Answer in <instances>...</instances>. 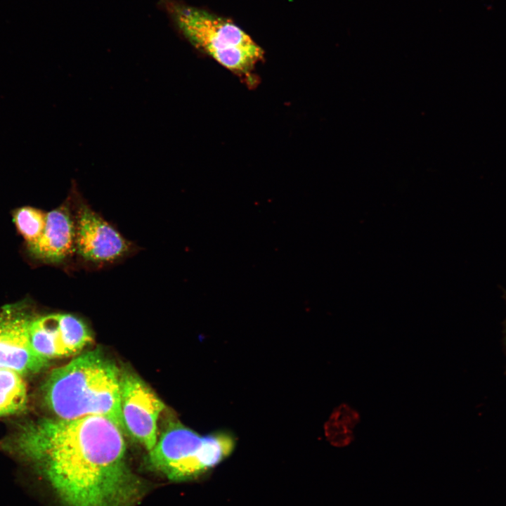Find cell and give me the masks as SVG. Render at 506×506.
<instances>
[{
  "label": "cell",
  "mask_w": 506,
  "mask_h": 506,
  "mask_svg": "<svg viewBox=\"0 0 506 506\" xmlns=\"http://www.w3.org/2000/svg\"><path fill=\"white\" fill-rule=\"evenodd\" d=\"M122 433L102 416L44 419L24 427L13 450L65 506H135L143 486L127 465Z\"/></svg>",
  "instance_id": "6da1fadb"
},
{
  "label": "cell",
  "mask_w": 506,
  "mask_h": 506,
  "mask_svg": "<svg viewBox=\"0 0 506 506\" xmlns=\"http://www.w3.org/2000/svg\"><path fill=\"white\" fill-rule=\"evenodd\" d=\"M121 376L111 360L88 351L51 373L44 387L45 402L58 418L102 416L124 431Z\"/></svg>",
  "instance_id": "7a4b0ae2"
},
{
  "label": "cell",
  "mask_w": 506,
  "mask_h": 506,
  "mask_svg": "<svg viewBox=\"0 0 506 506\" xmlns=\"http://www.w3.org/2000/svg\"><path fill=\"white\" fill-rule=\"evenodd\" d=\"M175 27L193 46L231 72L248 73L263 49L232 21L178 0H159Z\"/></svg>",
  "instance_id": "3957f363"
},
{
  "label": "cell",
  "mask_w": 506,
  "mask_h": 506,
  "mask_svg": "<svg viewBox=\"0 0 506 506\" xmlns=\"http://www.w3.org/2000/svg\"><path fill=\"white\" fill-rule=\"evenodd\" d=\"M150 465L169 479H196L219 463L218 454L206 436L180 423H173L149 451Z\"/></svg>",
  "instance_id": "277c9868"
},
{
  "label": "cell",
  "mask_w": 506,
  "mask_h": 506,
  "mask_svg": "<svg viewBox=\"0 0 506 506\" xmlns=\"http://www.w3.org/2000/svg\"><path fill=\"white\" fill-rule=\"evenodd\" d=\"M35 316L27 300L0 308V368L29 375L47 365L48 360L39 356L30 342V325Z\"/></svg>",
  "instance_id": "5b68a950"
},
{
  "label": "cell",
  "mask_w": 506,
  "mask_h": 506,
  "mask_svg": "<svg viewBox=\"0 0 506 506\" xmlns=\"http://www.w3.org/2000/svg\"><path fill=\"white\" fill-rule=\"evenodd\" d=\"M163 402L138 377L121 376V412L124 431L148 451L157 441L158 418Z\"/></svg>",
  "instance_id": "8992f818"
},
{
  "label": "cell",
  "mask_w": 506,
  "mask_h": 506,
  "mask_svg": "<svg viewBox=\"0 0 506 506\" xmlns=\"http://www.w3.org/2000/svg\"><path fill=\"white\" fill-rule=\"evenodd\" d=\"M75 244L78 253L94 263L114 261L130 249L129 242L86 205L77 213Z\"/></svg>",
  "instance_id": "52a82bcc"
},
{
  "label": "cell",
  "mask_w": 506,
  "mask_h": 506,
  "mask_svg": "<svg viewBox=\"0 0 506 506\" xmlns=\"http://www.w3.org/2000/svg\"><path fill=\"white\" fill-rule=\"evenodd\" d=\"M74 242L75 229L70 213L68 207L62 205L46 214L42 235L28 249L36 259L58 263L72 253Z\"/></svg>",
  "instance_id": "ba28073f"
},
{
  "label": "cell",
  "mask_w": 506,
  "mask_h": 506,
  "mask_svg": "<svg viewBox=\"0 0 506 506\" xmlns=\"http://www.w3.org/2000/svg\"><path fill=\"white\" fill-rule=\"evenodd\" d=\"M30 342L34 351L48 360L67 356L62 344L56 314L35 316L29 329Z\"/></svg>",
  "instance_id": "9c48e42d"
},
{
  "label": "cell",
  "mask_w": 506,
  "mask_h": 506,
  "mask_svg": "<svg viewBox=\"0 0 506 506\" xmlns=\"http://www.w3.org/2000/svg\"><path fill=\"white\" fill-rule=\"evenodd\" d=\"M360 422L359 413L346 403L332 411L324 426L325 434L331 445L342 448L354 440V428Z\"/></svg>",
  "instance_id": "30bf717a"
},
{
  "label": "cell",
  "mask_w": 506,
  "mask_h": 506,
  "mask_svg": "<svg viewBox=\"0 0 506 506\" xmlns=\"http://www.w3.org/2000/svg\"><path fill=\"white\" fill-rule=\"evenodd\" d=\"M26 403V386L21 375L0 368V416L22 411Z\"/></svg>",
  "instance_id": "8fae6325"
},
{
  "label": "cell",
  "mask_w": 506,
  "mask_h": 506,
  "mask_svg": "<svg viewBox=\"0 0 506 506\" xmlns=\"http://www.w3.org/2000/svg\"><path fill=\"white\" fill-rule=\"evenodd\" d=\"M58 327L67 356L81 350L91 341L89 330L83 320L69 313H56Z\"/></svg>",
  "instance_id": "7c38bea8"
},
{
  "label": "cell",
  "mask_w": 506,
  "mask_h": 506,
  "mask_svg": "<svg viewBox=\"0 0 506 506\" xmlns=\"http://www.w3.org/2000/svg\"><path fill=\"white\" fill-rule=\"evenodd\" d=\"M13 221L28 247L34 245L42 235L46 214L34 207H22L14 212Z\"/></svg>",
  "instance_id": "4fadbf2b"
}]
</instances>
